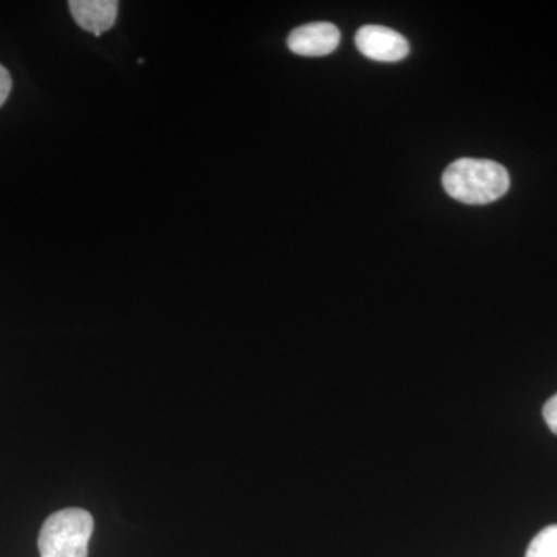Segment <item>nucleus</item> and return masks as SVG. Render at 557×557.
I'll return each instance as SVG.
<instances>
[{
	"label": "nucleus",
	"instance_id": "1",
	"mask_svg": "<svg viewBox=\"0 0 557 557\" xmlns=\"http://www.w3.org/2000/svg\"><path fill=\"white\" fill-rule=\"evenodd\" d=\"M509 174L502 164L485 159H460L446 168L443 188L467 205L493 203L508 193Z\"/></svg>",
	"mask_w": 557,
	"mask_h": 557
},
{
	"label": "nucleus",
	"instance_id": "5",
	"mask_svg": "<svg viewBox=\"0 0 557 557\" xmlns=\"http://www.w3.org/2000/svg\"><path fill=\"white\" fill-rule=\"evenodd\" d=\"M69 7L76 24L97 36L110 30L119 16L115 0H72Z\"/></svg>",
	"mask_w": 557,
	"mask_h": 557
},
{
	"label": "nucleus",
	"instance_id": "8",
	"mask_svg": "<svg viewBox=\"0 0 557 557\" xmlns=\"http://www.w3.org/2000/svg\"><path fill=\"white\" fill-rule=\"evenodd\" d=\"M544 418L548 428L557 435V394L544 406Z\"/></svg>",
	"mask_w": 557,
	"mask_h": 557
},
{
	"label": "nucleus",
	"instance_id": "7",
	"mask_svg": "<svg viewBox=\"0 0 557 557\" xmlns=\"http://www.w3.org/2000/svg\"><path fill=\"white\" fill-rule=\"evenodd\" d=\"M11 87H13V81H11L10 72L0 65V108L9 100Z\"/></svg>",
	"mask_w": 557,
	"mask_h": 557
},
{
	"label": "nucleus",
	"instance_id": "3",
	"mask_svg": "<svg viewBox=\"0 0 557 557\" xmlns=\"http://www.w3.org/2000/svg\"><path fill=\"white\" fill-rule=\"evenodd\" d=\"M358 50L366 58L379 62H397L408 57V39L398 32L380 25H366L355 36Z\"/></svg>",
	"mask_w": 557,
	"mask_h": 557
},
{
	"label": "nucleus",
	"instance_id": "2",
	"mask_svg": "<svg viewBox=\"0 0 557 557\" xmlns=\"http://www.w3.org/2000/svg\"><path fill=\"white\" fill-rule=\"evenodd\" d=\"M94 518L81 508L61 509L40 528V557H87L94 533Z\"/></svg>",
	"mask_w": 557,
	"mask_h": 557
},
{
	"label": "nucleus",
	"instance_id": "4",
	"mask_svg": "<svg viewBox=\"0 0 557 557\" xmlns=\"http://www.w3.org/2000/svg\"><path fill=\"white\" fill-rule=\"evenodd\" d=\"M288 49L299 57H327L338 49L341 33L330 22H311L289 33Z\"/></svg>",
	"mask_w": 557,
	"mask_h": 557
},
{
	"label": "nucleus",
	"instance_id": "6",
	"mask_svg": "<svg viewBox=\"0 0 557 557\" xmlns=\"http://www.w3.org/2000/svg\"><path fill=\"white\" fill-rule=\"evenodd\" d=\"M525 557H557V525L544 528L531 541Z\"/></svg>",
	"mask_w": 557,
	"mask_h": 557
}]
</instances>
